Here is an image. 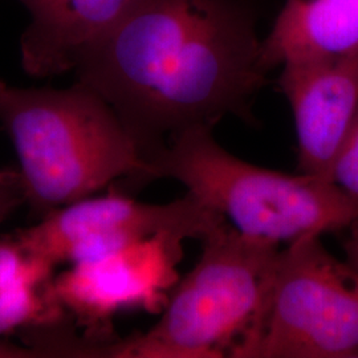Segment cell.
I'll return each mask as SVG.
<instances>
[{"instance_id": "1", "label": "cell", "mask_w": 358, "mask_h": 358, "mask_svg": "<svg viewBox=\"0 0 358 358\" xmlns=\"http://www.w3.org/2000/svg\"><path fill=\"white\" fill-rule=\"evenodd\" d=\"M73 72L113 108L146 164L182 131L226 115L254 121L268 75L243 0H140Z\"/></svg>"}, {"instance_id": "2", "label": "cell", "mask_w": 358, "mask_h": 358, "mask_svg": "<svg viewBox=\"0 0 358 358\" xmlns=\"http://www.w3.org/2000/svg\"><path fill=\"white\" fill-rule=\"evenodd\" d=\"M0 125L11 137L27 205L40 219L117 179L145 185L148 164L113 108L76 81L66 88L6 87Z\"/></svg>"}, {"instance_id": "3", "label": "cell", "mask_w": 358, "mask_h": 358, "mask_svg": "<svg viewBox=\"0 0 358 358\" xmlns=\"http://www.w3.org/2000/svg\"><path fill=\"white\" fill-rule=\"evenodd\" d=\"M171 178L247 236L294 243L350 229L358 207L333 180L256 166L222 148L211 128L173 137L148 162L145 183Z\"/></svg>"}, {"instance_id": "4", "label": "cell", "mask_w": 358, "mask_h": 358, "mask_svg": "<svg viewBox=\"0 0 358 358\" xmlns=\"http://www.w3.org/2000/svg\"><path fill=\"white\" fill-rule=\"evenodd\" d=\"M202 245L194 268L170 291L161 320L148 332L90 348L88 357H226L263 312L280 248L227 220Z\"/></svg>"}, {"instance_id": "5", "label": "cell", "mask_w": 358, "mask_h": 358, "mask_svg": "<svg viewBox=\"0 0 358 358\" xmlns=\"http://www.w3.org/2000/svg\"><path fill=\"white\" fill-rule=\"evenodd\" d=\"M232 358L358 357V269L320 236L280 250L267 303Z\"/></svg>"}, {"instance_id": "6", "label": "cell", "mask_w": 358, "mask_h": 358, "mask_svg": "<svg viewBox=\"0 0 358 358\" xmlns=\"http://www.w3.org/2000/svg\"><path fill=\"white\" fill-rule=\"evenodd\" d=\"M223 222L189 192L166 205L110 192L62 207L13 235L28 255L57 267L103 257L162 234L202 241Z\"/></svg>"}, {"instance_id": "7", "label": "cell", "mask_w": 358, "mask_h": 358, "mask_svg": "<svg viewBox=\"0 0 358 358\" xmlns=\"http://www.w3.org/2000/svg\"><path fill=\"white\" fill-rule=\"evenodd\" d=\"M185 239L162 234L113 254L71 264L53 278L51 292L90 345L115 340L112 321L125 309L159 313L179 280Z\"/></svg>"}, {"instance_id": "8", "label": "cell", "mask_w": 358, "mask_h": 358, "mask_svg": "<svg viewBox=\"0 0 358 358\" xmlns=\"http://www.w3.org/2000/svg\"><path fill=\"white\" fill-rule=\"evenodd\" d=\"M279 90L291 105L300 173L332 180L334 159L358 110V48L282 64Z\"/></svg>"}, {"instance_id": "9", "label": "cell", "mask_w": 358, "mask_h": 358, "mask_svg": "<svg viewBox=\"0 0 358 358\" xmlns=\"http://www.w3.org/2000/svg\"><path fill=\"white\" fill-rule=\"evenodd\" d=\"M28 15L20 63L36 78L75 69L85 52L109 35L140 0H13Z\"/></svg>"}, {"instance_id": "10", "label": "cell", "mask_w": 358, "mask_h": 358, "mask_svg": "<svg viewBox=\"0 0 358 358\" xmlns=\"http://www.w3.org/2000/svg\"><path fill=\"white\" fill-rule=\"evenodd\" d=\"M358 48V0H285L263 40L267 71L289 62L325 59Z\"/></svg>"}, {"instance_id": "11", "label": "cell", "mask_w": 358, "mask_h": 358, "mask_svg": "<svg viewBox=\"0 0 358 358\" xmlns=\"http://www.w3.org/2000/svg\"><path fill=\"white\" fill-rule=\"evenodd\" d=\"M332 180L353 199L358 207V110L334 159Z\"/></svg>"}, {"instance_id": "12", "label": "cell", "mask_w": 358, "mask_h": 358, "mask_svg": "<svg viewBox=\"0 0 358 358\" xmlns=\"http://www.w3.org/2000/svg\"><path fill=\"white\" fill-rule=\"evenodd\" d=\"M26 203L17 170L0 171V223H3L19 206Z\"/></svg>"}, {"instance_id": "13", "label": "cell", "mask_w": 358, "mask_h": 358, "mask_svg": "<svg viewBox=\"0 0 358 358\" xmlns=\"http://www.w3.org/2000/svg\"><path fill=\"white\" fill-rule=\"evenodd\" d=\"M346 262L358 269V223H355L350 227V236L348 238L345 244Z\"/></svg>"}, {"instance_id": "14", "label": "cell", "mask_w": 358, "mask_h": 358, "mask_svg": "<svg viewBox=\"0 0 358 358\" xmlns=\"http://www.w3.org/2000/svg\"><path fill=\"white\" fill-rule=\"evenodd\" d=\"M6 87H7V84H4L3 81H0V93H1L3 90H4V88H6Z\"/></svg>"}]
</instances>
